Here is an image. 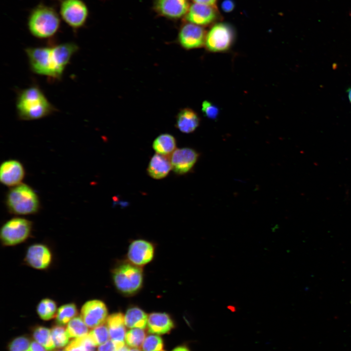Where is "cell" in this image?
<instances>
[{"label":"cell","mask_w":351,"mask_h":351,"mask_svg":"<svg viewBox=\"0 0 351 351\" xmlns=\"http://www.w3.org/2000/svg\"><path fill=\"white\" fill-rule=\"evenodd\" d=\"M129 348L127 346H123L117 351H129Z\"/></svg>","instance_id":"ab89813d"},{"label":"cell","mask_w":351,"mask_h":351,"mask_svg":"<svg viewBox=\"0 0 351 351\" xmlns=\"http://www.w3.org/2000/svg\"></svg>","instance_id":"7bdbcfd3"},{"label":"cell","mask_w":351,"mask_h":351,"mask_svg":"<svg viewBox=\"0 0 351 351\" xmlns=\"http://www.w3.org/2000/svg\"><path fill=\"white\" fill-rule=\"evenodd\" d=\"M233 38V32L229 26L219 23L213 26L207 33L205 44L210 51L221 52L230 48Z\"/></svg>","instance_id":"9c48e42d"},{"label":"cell","mask_w":351,"mask_h":351,"mask_svg":"<svg viewBox=\"0 0 351 351\" xmlns=\"http://www.w3.org/2000/svg\"><path fill=\"white\" fill-rule=\"evenodd\" d=\"M62 19L75 30L82 27L88 15L86 4L81 0H63L60 7Z\"/></svg>","instance_id":"52a82bcc"},{"label":"cell","mask_w":351,"mask_h":351,"mask_svg":"<svg viewBox=\"0 0 351 351\" xmlns=\"http://www.w3.org/2000/svg\"><path fill=\"white\" fill-rule=\"evenodd\" d=\"M112 274L114 286L124 294L132 295L137 292L142 285V269L130 262L117 265L113 269Z\"/></svg>","instance_id":"5b68a950"},{"label":"cell","mask_w":351,"mask_h":351,"mask_svg":"<svg viewBox=\"0 0 351 351\" xmlns=\"http://www.w3.org/2000/svg\"><path fill=\"white\" fill-rule=\"evenodd\" d=\"M202 111L207 117L211 119L215 118L218 114V108L208 101L203 102Z\"/></svg>","instance_id":"d6a6232c"},{"label":"cell","mask_w":351,"mask_h":351,"mask_svg":"<svg viewBox=\"0 0 351 351\" xmlns=\"http://www.w3.org/2000/svg\"><path fill=\"white\" fill-rule=\"evenodd\" d=\"M200 119L197 114L192 109H181L176 117V127L182 133L193 132L199 126Z\"/></svg>","instance_id":"ac0fdd59"},{"label":"cell","mask_w":351,"mask_h":351,"mask_svg":"<svg viewBox=\"0 0 351 351\" xmlns=\"http://www.w3.org/2000/svg\"><path fill=\"white\" fill-rule=\"evenodd\" d=\"M215 17V12L211 6L195 3L190 7L186 20L191 23L203 25L212 22Z\"/></svg>","instance_id":"9a60e30c"},{"label":"cell","mask_w":351,"mask_h":351,"mask_svg":"<svg viewBox=\"0 0 351 351\" xmlns=\"http://www.w3.org/2000/svg\"><path fill=\"white\" fill-rule=\"evenodd\" d=\"M60 20L52 8L40 4L31 12L28 22L29 30L32 35L39 39L49 38L58 31Z\"/></svg>","instance_id":"3957f363"},{"label":"cell","mask_w":351,"mask_h":351,"mask_svg":"<svg viewBox=\"0 0 351 351\" xmlns=\"http://www.w3.org/2000/svg\"><path fill=\"white\" fill-rule=\"evenodd\" d=\"M33 336L35 341L47 350L51 351L55 348L51 331L48 328L42 326L38 327L34 330Z\"/></svg>","instance_id":"484cf974"},{"label":"cell","mask_w":351,"mask_h":351,"mask_svg":"<svg viewBox=\"0 0 351 351\" xmlns=\"http://www.w3.org/2000/svg\"><path fill=\"white\" fill-rule=\"evenodd\" d=\"M154 255V247L151 242L137 239L129 245L127 257L131 263L140 267L151 261Z\"/></svg>","instance_id":"8fae6325"},{"label":"cell","mask_w":351,"mask_h":351,"mask_svg":"<svg viewBox=\"0 0 351 351\" xmlns=\"http://www.w3.org/2000/svg\"><path fill=\"white\" fill-rule=\"evenodd\" d=\"M195 3L205 4L209 6H212L216 1V0H193Z\"/></svg>","instance_id":"8d00e7d4"},{"label":"cell","mask_w":351,"mask_h":351,"mask_svg":"<svg viewBox=\"0 0 351 351\" xmlns=\"http://www.w3.org/2000/svg\"><path fill=\"white\" fill-rule=\"evenodd\" d=\"M47 350L37 341H32L30 345V351H47Z\"/></svg>","instance_id":"d590c367"},{"label":"cell","mask_w":351,"mask_h":351,"mask_svg":"<svg viewBox=\"0 0 351 351\" xmlns=\"http://www.w3.org/2000/svg\"><path fill=\"white\" fill-rule=\"evenodd\" d=\"M152 147L157 154L166 156L175 151L176 140L172 135L162 134L154 140Z\"/></svg>","instance_id":"7402d4cb"},{"label":"cell","mask_w":351,"mask_h":351,"mask_svg":"<svg viewBox=\"0 0 351 351\" xmlns=\"http://www.w3.org/2000/svg\"><path fill=\"white\" fill-rule=\"evenodd\" d=\"M189 8L188 0H157L156 8L162 15L170 18H178L186 13Z\"/></svg>","instance_id":"2e32d148"},{"label":"cell","mask_w":351,"mask_h":351,"mask_svg":"<svg viewBox=\"0 0 351 351\" xmlns=\"http://www.w3.org/2000/svg\"><path fill=\"white\" fill-rule=\"evenodd\" d=\"M347 92L348 93V97L349 100L350 102V103H351V87L347 89Z\"/></svg>","instance_id":"f35d334b"},{"label":"cell","mask_w":351,"mask_h":351,"mask_svg":"<svg viewBox=\"0 0 351 351\" xmlns=\"http://www.w3.org/2000/svg\"><path fill=\"white\" fill-rule=\"evenodd\" d=\"M163 347L162 338L156 335L146 337L141 346L142 351H160Z\"/></svg>","instance_id":"f546056e"},{"label":"cell","mask_w":351,"mask_h":351,"mask_svg":"<svg viewBox=\"0 0 351 351\" xmlns=\"http://www.w3.org/2000/svg\"><path fill=\"white\" fill-rule=\"evenodd\" d=\"M25 170L18 160L10 159L3 161L0 167V180L8 187H15L21 183Z\"/></svg>","instance_id":"4fadbf2b"},{"label":"cell","mask_w":351,"mask_h":351,"mask_svg":"<svg viewBox=\"0 0 351 351\" xmlns=\"http://www.w3.org/2000/svg\"><path fill=\"white\" fill-rule=\"evenodd\" d=\"M148 316L141 309L135 307L128 309L124 315L126 327L128 328L145 329L147 325Z\"/></svg>","instance_id":"44dd1931"},{"label":"cell","mask_w":351,"mask_h":351,"mask_svg":"<svg viewBox=\"0 0 351 351\" xmlns=\"http://www.w3.org/2000/svg\"><path fill=\"white\" fill-rule=\"evenodd\" d=\"M198 156L196 152L190 148L176 149L170 158L172 169L177 174H185L194 167Z\"/></svg>","instance_id":"7c38bea8"},{"label":"cell","mask_w":351,"mask_h":351,"mask_svg":"<svg viewBox=\"0 0 351 351\" xmlns=\"http://www.w3.org/2000/svg\"></svg>","instance_id":"b9f144b4"},{"label":"cell","mask_w":351,"mask_h":351,"mask_svg":"<svg viewBox=\"0 0 351 351\" xmlns=\"http://www.w3.org/2000/svg\"><path fill=\"white\" fill-rule=\"evenodd\" d=\"M88 335L96 347L106 342L110 338L108 328L104 324L93 329Z\"/></svg>","instance_id":"83f0119b"},{"label":"cell","mask_w":351,"mask_h":351,"mask_svg":"<svg viewBox=\"0 0 351 351\" xmlns=\"http://www.w3.org/2000/svg\"><path fill=\"white\" fill-rule=\"evenodd\" d=\"M234 8V4L231 0H225L222 3V8L226 12L231 11Z\"/></svg>","instance_id":"e575fe53"},{"label":"cell","mask_w":351,"mask_h":351,"mask_svg":"<svg viewBox=\"0 0 351 351\" xmlns=\"http://www.w3.org/2000/svg\"><path fill=\"white\" fill-rule=\"evenodd\" d=\"M80 316L89 328L94 329L106 322L108 316V309L101 300H88L82 305Z\"/></svg>","instance_id":"30bf717a"},{"label":"cell","mask_w":351,"mask_h":351,"mask_svg":"<svg viewBox=\"0 0 351 351\" xmlns=\"http://www.w3.org/2000/svg\"><path fill=\"white\" fill-rule=\"evenodd\" d=\"M129 351H141L138 348H132V349H129Z\"/></svg>","instance_id":"60d3db41"},{"label":"cell","mask_w":351,"mask_h":351,"mask_svg":"<svg viewBox=\"0 0 351 351\" xmlns=\"http://www.w3.org/2000/svg\"><path fill=\"white\" fill-rule=\"evenodd\" d=\"M105 323L111 340L124 342L126 333L124 315L121 312L112 313L108 316Z\"/></svg>","instance_id":"d6986e66"},{"label":"cell","mask_w":351,"mask_h":351,"mask_svg":"<svg viewBox=\"0 0 351 351\" xmlns=\"http://www.w3.org/2000/svg\"><path fill=\"white\" fill-rule=\"evenodd\" d=\"M32 222L24 218L13 217L6 221L0 230V240L4 247H13L25 242L31 236Z\"/></svg>","instance_id":"8992f818"},{"label":"cell","mask_w":351,"mask_h":351,"mask_svg":"<svg viewBox=\"0 0 351 351\" xmlns=\"http://www.w3.org/2000/svg\"><path fill=\"white\" fill-rule=\"evenodd\" d=\"M6 204L8 211L16 215L34 214L39 208V201L36 192L31 187L22 183L8 191Z\"/></svg>","instance_id":"277c9868"},{"label":"cell","mask_w":351,"mask_h":351,"mask_svg":"<svg viewBox=\"0 0 351 351\" xmlns=\"http://www.w3.org/2000/svg\"><path fill=\"white\" fill-rule=\"evenodd\" d=\"M31 343L28 338L19 336L14 339L9 345V351H30Z\"/></svg>","instance_id":"4dcf8cb0"},{"label":"cell","mask_w":351,"mask_h":351,"mask_svg":"<svg viewBox=\"0 0 351 351\" xmlns=\"http://www.w3.org/2000/svg\"><path fill=\"white\" fill-rule=\"evenodd\" d=\"M53 255L51 249L42 243L30 245L26 249L24 262L26 265L35 270L44 271L51 266Z\"/></svg>","instance_id":"ba28073f"},{"label":"cell","mask_w":351,"mask_h":351,"mask_svg":"<svg viewBox=\"0 0 351 351\" xmlns=\"http://www.w3.org/2000/svg\"><path fill=\"white\" fill-rule=\"evenodd\" d=\"M172 351H190L189 349L185 346H179L175 348Z\"/></svg>","instance_id":"74e56055"},{"label":"cell","mask_w":351,"mask_h":351,"mask_svg":"<svg viewBox=\"0 0 351 351\" xmlns=\"http://www.w3.org/2000/svg\"><path fill=\"white\" fill-rule=\"evenodd\" d=\"M144 329L133 328L126 333L125 341L127 345L133 348H139L146 338Z\"/></svg>","instance_id":"4316f807"},{"label":"cell","mask_w":351,"mask_h":351,"mask_svg":"<svg viewBox=\"0 0 351 351\" xmlns=\"http://www.w3.org/2000/svg\"><path fill=\"white\" fill-rule=\"evenodd\" d=\"M31 71L54 79L61 78L70 62L66 51L59 45L28 47L25 49Z\"/></svg>","instance_id":"6da1fadb"},{"label":"cell","mask_w":351,"mask_h":351,"mask_svg":"<svg viewBox=\"0 0 351 351\" xmlns=\"http://www.w3.org/2000/svg\"><path fill=\"white\" fill-rule=\"evenodd\" d=\"M147 327L150 333L163 334L169 332L174 327V324L168 314L153 312L148 315Z\"/></svg>","instance_id":"e0dca14e"},{"label":"cell","mask_w":351,"mask_h":351,"mask_svg":"<svg viewBox=\"0 0 351 351\" xmlns=\"http://www.w3.org/2000/svg\"><path fill=\"white\" fill-rule=\"evenodd\" d=\"M16 111L22 120H33L46 117L57 109L48 100L42 90L36 85L20 90L17 94Z\"/></svg>","instance_id":"7a4b0ae2"},{"label":"cell","mask_w":351,"mask_h":351,"mask_svg":"<svg viewBox=\"0 0 351 351\" xmlns=\"http://www.w3.org/2000/svg\"><path fill=\"white\" fill-rule=\"evenodd\" d=\"M124 346V342H116L109 340L98 346V351H117Z\"/></svg>","instance_id":"836d02e7"},{"label":"cell","mask_w":351,"mask_h":351,"mask_svg":"<svg viewBox=\"0 0 351 351\" xmlns=\"http://www.w3.org/2000/svg\"><path fill=\"white\" fill-rule=\"evenodd\" d=\"M64 351H87L83 336L75 338L66 345Z\"/></svg>","instance_id":"1f68e13d"},{"label":"cell","mask_w":351,"mask_h":351,"mask_svg":"<svg viewBox=\"0 0 351 351\" xmlns=\"http://www.w3.org/2000/svg\"><path fill=\"white\" fill-rule=\"evenodd\" d=\"M88 328L80 316H76L68 322L66 330L70 338H75L88 334Z\"/></svg>","instance_id":"d4e9b609"},{"label":"cell","mask_w":351,"mask_h":351,"mask_svg":"<svg viewBox=\"0 0 351 351\" xmlns=\"http://www.w3.org/2000/svg\"><path fill=\"white\" fill-rule=\"evenodd\" d=\"M204 30L198 25L186 24L180 29L178 39L180 45L185 49L199 48L205 42Z\"/></svg>","instance_id":"5bb4252c"},{"label":"cell","mask_w":351,"mask_h":351,"mask_svg":"<svg viewBox=\"0 0 351 351\" xmlns=\"http://www.w3.org/2000/svg\"><path fill=\"white\" fill-rule=\"evenodd\" d=\"M78 313L75 303L70 302L64 304L58 309L55 317L56 323L60 326L67 324L71 320L77 316Z\"/></svg>","instance_id":"cb8c5ba5"},{"label":"cell","mask_w":351,"mask_h":351,"mask_svg":"<svg viewBox=\"0 0 351 351\" xmlns=\"http://www.w3.org/2000/svg\"><path fill=\"white\" fill-rule=\"evenodd\" d=\"M171 169L170 160L166 156L156 153L150 159L147 172L153 178L160 179L166 177Z\"/></svg>","instance_id":"ffe728a7"},{"label":"cell","mask_w":351,"mask_h":351,"mask_svg":"<svg viewBox=\"0 0 351 351\" xmlns=\"http://www.w3.org/2000/svg\"><path fill=\"white\" fill-rule=\"evenodd\" d=\"M51 334L53 342L57 348H62L67 345L69 337L66 330L62 326H55L51 329Z\"/></svg>","instance_id":"f1b7e54d"},{"label":"cell","mask_w":351,"mask_h":351,"mask_svg":"<svg viewBox=\"0 0 351 351\" xmlns=\"http://www.w3.org/2000/svg\"><path fill=\"white\" fill-rule=\"evenodd\" d=\"M58 309L56 302L50 298L46 297L39 301L36 310L42 320L47 321L56 317Z\"/></svg>","instance_id":"603a6c76"}]
</instances>
